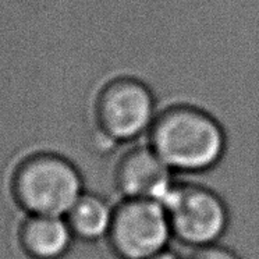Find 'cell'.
Returning <instances> with one entry per match:
<instances>
[{"instance_id":"4","label":"cell","mask_w":259,"mask_h":259,"mask_svg":"<svg viewBox=\"0 0 259 259\" xmlns=\"http://www.w3.org/2000/svg\"><path fill=\"white\" fill-rule=\"evenodd\" d=\"M162 205L173 240L191 249L220 242L230 225L223 197L201 183L177 180Z\"/></svg>"},{"instance_id":"2","label":"cell","mask_w":259,"mask_h":259,"mask_svg":"<svg viewBox=\"0 0 259 259\" xmlns=\"http://www.w3.org/2000/svg\"><path fill=\"white\" fill-rule=\"evenodd\" d=\"M152 88L136 75H116L98 91L94 106L96 131L105 147L136 144L147 137L158 114Z\"/></svg>"},{"instance_id":"9","label":"cell","mask_w":259,"mask_h":259,"mask_svg":"<svg viewBox=\"0 0 259 259\" xmlns=\"http://www.w3.org/2000/svg\"><path fill=\"white\" fill-rule=\"evenodd\" d=\"M191 251V255L187 259H241L233 249L222 245L220 242Z\"/></svg>"},{"instance_id":"11","label":"cell","mask_w":259,"mask_h":259,"mask_svg":"<svg viewBox=\"0 0 259 259\" xmlns=\"http://www.w3.org/2000/svg\"><path fill=\"white\" fill-rule=\"evenodd\" d=\"M186 259H187V258H186Z\"/></svg>"},{"instance_id":"6","label":"cell","mask_w":259,"mask_h":259,"mask_svg":"<svg viewBox=\"0 0 259 259\" xmlns=\"http://www.w3.org/2000/svg\"><path fill=\"white\" fill-rule=\"evenodd\" d=\"M176 173L145 144H131L114 166V186L121 199L162 203L176 184Z\"/></svg>"},{"instance_id":"5","label":"cell","mask_w":259,"mask_h":259,"mask_svg":"<svg viewBox=\"0 0 259 259\" xmlns=\"http://www.w3.org/2000/svg\"><path fill=\"white\" fill-rule=\"evenodd\" d=\"M173 240L163 205L151 199H121L114 205L106 241L117 259H145Z\"/></svg>"},{"instance_id":"3","label":"cell","mask_w":259,"mask_h":259,"mask_svg":"<svg viewBox=\"0 0 259 259\" xmlns=\"http://www.w3.org/2000/svg\"><path fill=\"white\" fill-rule=\"evenodd\" d=\"M14 201L28 214L66 216L84 190L78 167L53 153L25 159L12 179Z\"/></svg>"},{"instance_id":"7","label":"cell","mask_w":259,"mask_h":259,"mask_svg":"<svg viewBox=\"0 0 259 259\" xmlns=\"http://www.w3.org/2000/svg\"><path fill=\"white\" fill-rule=\"evenodd\" d=\"M74 238L64 216L28 214L18 233L20 245L31 259H62Z\"/></svg>"},{"instance_id":"8","label":"cell","mask_w":259,"mask_h":259,"mask_svg":"<svg viewBox=\"0 0 259 259\" xmlns=\"http://www.w3.org/2000/svg\"><path fill=\"white\" fill-rule=\"evenodd\" d=\"M114 206L98 194L84 192L64 216L75 238L84 241L106 240Z\"/></svg>"},{"instance_id":"10","label":"cell","mask_w":259,"mask_h":259,"mask_svg":"<svg viewBox=\"0 0 259 259\" xmlns=\"http://www.w3.org/2000/svg\"><path fill=\"white\" fill-rule=\"evenodd\" d=\"M145 259H186L181 256L180 253L176 252L175 249H171L170 247L164 248L162 251H159V252L153 253L151 256H148Z\"/></svg>"},{"instance_id":"1","label":"cell","mask_w":259,"mask_h":259,"mask_svg":"<svg viewBox=\"0 0 259 259\" xmlns=\"http://www.w3.org/2000/svg\"><path fill=\"white\" fill-rule=\"evenodd\" d=\"M147 144L176 175H202L223 160L227 136L212 113L194 103L176 102L159 109Z\"/></svg>"}]
</instances>
